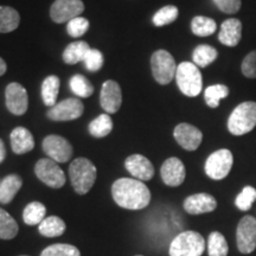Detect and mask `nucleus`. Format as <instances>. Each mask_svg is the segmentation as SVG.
<instances>
[{
    "label": "nucleus",
    "instance_id": "obj_1",
    "mask_svg": "<svg viewBox=\"0 0 256 256\" xmlns=\"http://www.w3.org/2000/svg\"><path fill=\"white\" fill-rule=\"evenodd\" d=\"M112 194L115 203L127 210H142L151 202V191L142 180L120 178L112 185Z\"/></svg>",
    "mask_w": 256,
    "mask_h": 256
},
{
    "label": "nucleus",
    "instance_id": "obj_2",
    "mask_svg": "<svg viewBox=\"0 0 256 256\" xmlns=\"http://www.w3.org/2000/svg\"><path fill=\"white\" fill-rule=\"evenodd\" d=\"M96 176L95 165L87 158H78L72 160L69 166V177L74 190L78 194H86L94 186Z\"/></svg>",
    "mask_w": 256,
    "mask_h": 256
},
{
    "label": "nucleus",
    "instance_id": "obj_3",
    "mask_svg": "<svg viewBox=\"0 0 256 256\" xmlns=\"http://www.w3.org/2000/svg\"><path fill=\"white\" fill-rule=\"evenodd\" d=\"M256 127V102L240 104L228 119V130L232 136H244Z\"/></svg>",
    "mask_w": 256,
    "mask_h": 256
},
{
    "label": "nucleus",
    "instance_id": "obj_4",
    "mask_svg": "<svg viewBox=\"0 0 256 256\" xmlns=\"http://www.w3.org/2000/svg\"><path fill=\"white\" fill-rule=\"evenodd\" d=\"M206 250V240L200 232L188 230L178 234L170 244V256H202Z\"/></svg>",
    "mask_w": 256,
    "mask_h": 256
},
{
    "label": "nucleus",
    "instance_id": "obj_5",
    "mask_svg": "<svg viewBox=\"0 0 256 256\" xmlns=\"http://www.w3.org/2000/svg\"><path fill=\"white\" fill-rule=\"evenodd\" d=\"M176 81L179 90L185 96L194 98L200 95L203 88V78L198 66L191 62H182L177 66Z\"/></svg>",
    "mask_w": 256,
    "mask_h": 256
},
{
    "label": "nucleus",
    "instance_id": "obj_6",
    "mask_svg": "<svg viewBox=\"0 0 256 256\" xmlns=\"http://www.w3.org/2000/svg\"><path fill=\"white\" fill-rule=\"evenodd\" d=\"M151 69L156 82L162 86H166L176 78L177 64L174 56L168 51L156 50L151 57Z\"/></svg>",
    "mask_w": 256,
    "mask_h": 256
},
{
    "label": "nucleus",
    "instance_id": "obj_7",
    "mask_svg": "<svg viewBox=\"0 0 256 256\" xmlns=\"http://www.w3.org/2000/svg\"><path fill=\"white\" fill-rule=\"evenodd\" d=\"M232 164V153L229 150L222 148L211 153L208 156L204 170H206V174L209 178L214 179V180H222L229 174Z\"/></svg>",
    "mask_w": 256,
    "mask_h": 256
},
{
    "label": "nucleus",
    "instance_id": "obj_8",
    "mask_svg": "<svg viewBox=\"0 0 256 256\" xmlns=\"http://www.w3.org/2000/svg\"><path fill=\"white\" fill-rule=\"evenodd\" d=\"M34 174L42 183L52 188H60L66 184V174L56 162L50 158L38 160L34 166Z\"/></svg>",
    "mask_w": 256,
    "mask_h": 256
},
{
    "label": "nucleus",
    "instance_id": "obj_9",
    "mask_svg": "<svg viewBox=\"0 0 256 256\" xmlns=\"http://www.w3.org/2000/svg\"><path fill=\"white\" fill-rule=\"evenodd\" d=\"M42 147L46 154L56 162H66L72 156L74 150L66 138L51 134L44 138Z\"/></svg>",
    "mask_w": 256,
    "mask_h": 256
},
{
    "label": "nucleus",
    "instance_id": "obj_10",
    "mask_svg": "<svg viewBox=\"0 0 256 256\" xmlns=\"http://www.w3.org/2000/svg\"><path fill=\"white\" fill-rule=\"evenodd\" d=\"M84 11L82 0H56L50 8V17L57 24L69 23Z\"/></svg>",
    "mask_w": 256,
    "mask_h": 256
},
{
    "label": "nucleus",
    "instance_id": "obj_11",
    "mask_svg": "<svg viewBox=\"0 0 256 256\" xmlns=\"http://www.w3.org/2000/svg\"><path fill=\"white\" fill-rule=\"evenodd\" d=\"M84 106L78 98H72L58 102L48 110L46 116L52 121H72L82 116Z\"/></svg>",
    "mask_w": 256,
    "mask_h": 256
},
{
    "label": "nucleus",
    "instance_id": "obj_12",
    "mask_svg": "<svg viewBox=\"0 0 256 256\" xmlns=\"http://www.w3.org/2000/svg\"><path fill=\"white\" fill-rule=\"evenodd\" d=\"M238 248L242 254H250L256 249V220L252 216H244L240 220L236 230Z\"/></svg>",
    "mask_w": 256,
    "mask_h": 256
},
{
    "label": "nucleus",
    "instance_id": "obj_13",
    "mask_svg": "<svg viewBox=\"0 0 256 256\" xmlns=\"http://www.w3.org/2000/svg\"><path fill=\"white\" fill-rule=\"evenodd\" d=\"M5 104L10 113L23 115L28 108V92L20 83L11 82L5 89Z\"/></svg>",
    "mask_w": 256,
    "mask_h": 256
},
{
    "label": "nucleus",
    "instance_id": "obj_14",
    "mask_svg": "<svg viewBox=\"0 0 256 256\" xmlns=\"http://www.w3.org/2000/svg\"><path fill=\"white\" fill-rule=\"evenodd\" d=\"M100 104L106 114H115L122 104V92L119 83L108 80L102 84L100 92Z\"/></svg>",
    "mask_w": 256,
    "mask_h": 256
},
{
    "label": "nucleus",
    "instance_id": "obj_15",
    "mask_svg": "<svg viewBox=\"0 0 256 256\" xmlns=\"http://www.w3.org/2000/svg\"><path fill=\"white\" fill-rule=\"evenodd\" d=\"M174 136L179 146L190 152L196 151L203 140V133L200 132V130L186 122L179 124L176 126Z\"/></svg>",
    "mask_w": 256,
    "mask_h": 256
},
{
    "label": "nucleus",
    "instance_id": "obj_16",
    "mask_svg": "<svg viewBox=\"0 0 256 256\" xmlns=\"http://www.w3.org/2000/svg\"><path fill=\"white\" fill-rule=\"evenodd\" d=\"M160 176H162V182L168 186L177 188L182 185L186 177V171H185L183 162L176 156L166 159L160 168Z\"/></svg>",
    "mask_w": 256,
    "mask_h": 256
},
{
    "label": "nucleus",
    "instance_id": "obj_17",
    "mask_svg": "<svg viewBox=\"0 0 256 256\" xmlns=\"http://www.w3.org/2000/svg\"><path fill=\"white\" fill-rule=\"evenodd\" d=\"M124 168L138 180H151L154 176V166L142 154L130 156L124 162Z\"/></svg>",
    "mask_w": 256,
    "mask_h": 256
},
{
    "label": "nucleus",
    "instance_id": "obj_18",
    "mask_svg": "<svg viewBox=\"0 0 256 256\" xmlns=\"http://www.w3.org/2000/svg\"><path fill=\"white\" fill-rule=\"evenodd\" d=\"M217 208L215 197L209 194H196L184 200V210L190 215H202L214 211Z\"/></svg>",
    "mask_w": 256,
    "mask_h": 256
},
{
    "label": "nucleus",
    "instance_id": "obj_19",
    "mask_svg": "<svg viewBox=\"0 0 256 256\" xmlns=\"http://www.w3.org/2000/svg\"><path fill=\"white\" fill-rule=\"evenodd\" d=\"M242 38V23L238 18H229L220 25L218 40L223 46H236Z\"/></svg>",
    "mask_w": 256,
    "mask_h": 256
},
{
    "label": "nucleus",
    "instance_id": "obj_20",
    "mask_svg": "<svg viewBox=\"0 0 256 256\" xmlns=\"http://www.w3.org/2000/svg\"><path fill=\"white\" fill-rule=\"evenodd\" d=\"M11 148L16 154H25L34 147V139L32 133L25 127H16L10 136Z\"/></svg>",
    "mask_w": 256,
    "mask_h": 256
},
{
    "label": "nucleus",
    "instance_id": "obj_21",
    "mask_svg": "<svg viewBox=\"0 0 256 256\" xmlns=\"http://www.w3.org/2000/svg\"><path fill=\"white\" fill-rule=\"evenodd\" d=\"M23 185V179L18 174H8L0 183V203L8 204Z\"/></svg>",
    "mask_w": 256,
    "mask_h": 256
},
{
    "label": "nucleus",
    "instance_id": "obj_22",
    "mask_svg": "<svg viewBox=\"0 0 256 256\" xmlns=\"http://www.w3.org/2000/svg\"><path fill=\"white\" fill-rule=\"evenodd\" d=\"M90 50V46L87 42L84 40H78L70 43L68 46L63 51V60L66 64H78L80 62H83L86 55H87L88 51Z\"/></svg>",
    "mask_w": 256,
    "mask_h": 256
},
{
    "label": "nucleus",
    "instance_id": "obj_23",
    "mask_svg": "<svg viewBox=\"0 0 256 256\" xmlns=\"http://www.w3.org/2000/svg\"><path fill=\"white\" fill-rule=\"evenodd\" d=\"M20 23L18 11L11 6H0V34H8L17 30Z\"/></svg>",
    "mask_w": 256,
    "mask_h": 256
},
{
    "label": "nucleus",
    "instance_id": "obj_24",
    "mask_svg": "<svg viewBox=\"0 0 256 256\" xmlns=\"http://www.w3.org/2000/svg\"><path fill=\"white\" fill-rule=\"evenodd\" d=\"M66 228V222L58 216L46 217L43 222L38 226L40 234L46 238H58V236L63 235Z\"/></svg>",
    "mask_w": 256,
    "mask_h": 256
},
{
    "label": "nucleus",
    "instance_id": "obj_25",
    "mask_svg": "<svg viewBox=\"0 0 256 256\" xmlns=\"http://www.w3.org/2000/svg\"><path fill=\"white\" fill-rule=\"evenodd\" d=\"M60 78L55 75H50L42 83V98L44 104L48 107H54L56 104L57 96L60 92Z\"/></svg>",
    "mask_w": 256,
    "mask_h": 256
},
{
    "label": "nucleus",
    "instance_id": "obj_26",
    "mask_svg": "<svg viewBox=\"0 0 256 256\" xmlns=\"http://www.w3.org/2000/svg\"><path fill=\"white\" fill-rule=\"evenodd\" d=\"M218 57V52L214 46H208V44H200L192 54V60L194 63L200 68H206L211 63H214Z\"/></svg>",
    "mask_w": 256,
    "mask_h": 256
},
{
    "label": "nucleus",
    "instance_id": "obj_27",
    "mask_svg": "<svg viewBox=\"0 0 256 256\" xmlns=\"http://www.w3.org/2000/svg\"><path fill=\"white\" fill-rule=\"evenodd\" d=\"M46 208L40 202H31L23 211V220L28 226H40L46 218Z\"/></svg>",
    "mask_w": 256,
    "mask_h": 256
},
{
    "label": "nucleus",
    "instance_id": "obj_28",
    "mask_svg": "<svg viewBox=\"0 0 256 256\" xmlns=\"http://www.w3.org/2000/svg\"><path fill=\"white\" fill-rule=\"evenodd\" d=\"M217 24L212 18L204 17V16H196L191 20L192 34L198 37H209L216 32Z\"/></svg>",
    "mask_w": 256,
    "mask_h": 256
},
{
    "label": "nucleus",
    "instance_id": "obj_29",
    "mask_svg": "<svg viewBox=\"0 0 256 256\" xmlns=\"http://www.w3.org/2000/svg\"><path fill=\"white\" fill-rule=\"evenodd\" d=\"M88 130L90 136L98 138V139L107 136L112 132V130H113V121H112L110 114L98 115L96 119L89 124Z\"/></svg>",
    "mask_w": 256,
    "mask_h": 256
},
{
    "label": "nucleus",
    "instance_id": "obj_30",
    "mask_svg": "<svg viewBox=\"0 0 256 256\" xmlns=\"http://www.w3.org/2000/svg\"><path fill=\"white\" fill-rule=\"evenodd\" d=\"M19 230L18 223L8 211L0 208V238L12 240L17 236Z\"/></svg>",
    "mask_w": 256,
    "mask_h": 256
},
{
    "label": "nucleus",
    "instance_id": "obj_31",
    "mask_svg": "<svg viewBox=\"0 0 256 256\" xmlns=\"http://www.w3.org/2000/svg\"><path fill=\"white\" fill-rule=\"evenodd\" d=\"M208 252L209 256H226L229 247L226 240L218 232H212L208 238Z\"/></svg>",
    "mask_w": 256,
    "mask_h": 256
},
{
    "label": "nucleus",
    "instance_id": "obj_32",
    "mask_svg": "<svg viewBox=\"0 0 256 256\" xmlns=\"http://www.w3.org/2000/svg\"><path fill=\"white\" fill-rule=\"evenodd\" d=\"M229 95V88L224 84H214L210 86L204 92V98L206 104L210 108L215 110L220 106V102L222 98H226Z\"/></svg>",
    "mask_w": 256,
    "mask_h": 256
},
{
    "label": "nucleus",
    "instance_id": "obj_33",
    "mask_svg": "<svg viewBox=\"0 0 256 256\" xmlns=\"http://www.w3.org/2000/svg\"><path fill=\"white\" fill-rule=\"evenodd\" d=\"M70 88H72V92L75 95H78V98H89L94 92V87L92 86V83L88 81L87 78H84L83 75H74L70 78Z\"/></svg>",
    "mask_w": 256,
    "mask_h": 256
},
{
    "label": "nucleus",
    "instance_id": "obj_34",
    "mask_svg": "<svg viewBox=\"0 0 256 256\" xmlns=\"http://www.w3.org/2000/svg\"><path fill=\"white\" fill-rule=\"evenodd\" d=\"M178 16L179 11L177 6L166 5L160 8L158 12H156V14L152 18V22L156 26H165V25L174 23L176 19L178 18Z\"/></svg>",
    "mask_w": 256,
    "mask_h": 256
},
{
    "label": "nucleus",
    "instance_id": "obj_35",
    "mask_svg": "<svg viewBox=\"0 0 256 256\" xmlns=\"http://www.w3.org/2000/svg\"><path fill=\"white\" fill-rule=\"evenodd\" d=\"M40 256H81V252L75 246L66 243H56L46 247Z\"/></svg>",
    "mask_w": 256,
    "mask_h": 256
},
{
    "label": "nucleus",
    "instance_id": "obj_36",
    "mask_svg": "<svg viewBox=\"0 0 256 256\" xmlns=\"http://www.w3.org/2000/svg\"><path fill=\"white\" fill-rule=\"evenodd\" d=\"M256 200V188L252 186H244L235 200V206L241 211L250 210L252 203Z\"/></svg>",
    "mask_w": 256,
    "mask_h": 256
},
{
    "label": "nucleus",
    "instance_id": "obj_37",
    "mask_svg": "<svg viewBox=\"0 0 256 256\" xmlns=\"http://www.w3.org/2000/svg\"><path fill=\"white\" fill-rule=\"evenodd\" d=\"M83 63L90 72H98L104 66V55L100 50L90 48V50L88 51L84 60H83Z\"/></svg>",
    "mask_w": 256,
    "mask_h": 256
},
{
    "label": "nucleus",
    "instance_id": "obj_38",
    "mask_svg": "<svg viewBox=\"0 0 256 256\" xmlns=\"http://www.w3.org/2000/svg\"><path fill=\"white\" fill-rule=\"evenodd\" d=\"M89 28V20L83 17H76L66 24V32L74 38L81 37Z\"/></svg>",
    "mask_w": 256,
    "mask_h": 256
},
{
    "label": "nucleus",
    "instance_id": "obj_39",
    "mask_svg": "<svg viewBox=\"0 0 256 256\" xmlns=\"http://www.w3.org/2000/svg\"><path fill=\"white\" fill-rule=\"evenodd\" d=\"M242 74L248 78H256V50L249 52L243 58L241 66Z\"/></svg>",
    "mask_w": 256,
    "mask_h": 256
},
{
    "label": "nucleus",
    "instance_id": "obj_40",
    "mask_svg": "<svg viewBox=\"0 0 256 256\" xmlns=\"http://www.w3.org/2000/svg\"><path fill=\"white\" fill-rule=\"evenodd\" d=\"M212 2H215L220 11L228 14H238L242 5L241 0H212Z\"/></svg>",
    "mask_w": 256,
    "mask_h": 256
},
{
    "label": "nucleus",
    "instance_id": "obj_41",
    "mask_svg": "<svg viewBox=\"0 0 256 256\" xmlns=\"http://www.w3.org/2000/svg\"><path fill=\"white\" fill-rule=\"evenodd\" d=\"M5 158H6V148H5L4 142H2V140L0 139V164H2V162H4Z\"/></svg>",
    "mask_w": 256,
    "mask_h": 256
},
{
    "label": "nucleus",
    "instance_id": "obj_42",
    "mask_svg": "<svg viewBox=\"0 0 256 256\" xmlns=\"http://www.w3.org/2000/svg\"><path fill=\"white\" fill-rule=\"evenodd\" d=\"M6 70H8V64H6L5 60L0 57V76L4 75V74L6 72Z\"/></svg>",
    "mask_w": 256,
    "mask_h": 256
},
{
    "label": "nucleus",
    "instance_id": "obj_43",
    "mask_svg": "<svg viewBox=\"0 0 256 256\" xmlns=\"http://www.w3.org/2000/svg\"><path fill=\"white\" fill-rule=\"evenodd\" d=\"M20 256H28V255H20Z\"/></svg>",
    "mask_w": 256,
    "mask_h": 256
},
{
    "label": "nucleus",
    "instance_id": "obj_44",
    "mask_svg": "<svg viewBox=\"0 0 256 256\" xmlns=\"http://www.w3.org/2000/svg\"><path fill=\"white\" fill-rule=\"evenodd\" d=\"M136 256H142V255H136Z\"/></svg>",
    "mask_w": 256,
    "mask_h": 256
}]
</instances>
